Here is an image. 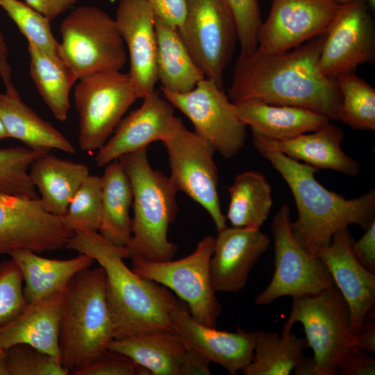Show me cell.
Here are the masks:
<instances>
[{
	"label": "cell",
	"mask_w": 375,
	"mask_h": 375,
	"mask_svg": "<svg viewBox=\"0 0 375 375\" xmlns=\"http://www.w3.org/2000/svg\"><path fill=\"white\" fill-rule=\"evenodd\" d=\"M326 32L282 53H266L257 49L240 53L228 90L231 101L255 99L301 107L339 121L340 92L335 80L324 76L319 65Z\"/></svg>",
	"instance_id": "obj_1"
},
{
	"label": "cell",
	"mask_w": 375,
	"mask_h": 375,
	"mask_svg": "<svg viewBox=\"0 0 375 375\" xmlns=\"http://www.w3.org/2000/svg\"><path fill=\"white\" fill-rule=\"evenodd\" d=\"M258 151L289 186L298 216L291 222L292 233L306 251L315 253L328 246L338 231L357 224L365 230L375 220V189L359 197L346 199L321 185L315 178L318 169L301 163L267 146L252 131Z\"/></svg>",
	"instance_id": "obj_2"
},
{
	"label": "cell",
	"mask_w": 375,
	"mask_h": 375,
	"mask_svg": "<svg viewBox=\"0 0 375 375\" xmlns=\"http://www.w3.org/2000/svg\"><path fill=\"white\" fill-rule=\"evenodd\" d=\"M90 256L106 274V295L115 325V339L154 331H174L172 311L181 302L166 287L141 277L124 262V247L98 231L74 232L66 247Z\"/></svg>",
	"instance_id": "obj_3"
},
{
	"label": "cell",
	"mask_w": 375,
	"mask_h": 375,
	"mask_svg": "<svg viewBox=\"0 0 375 375\" xmlns=\"http://www.w3.org/2000/svg\"><path fill=\"white\" fill-rule=\"evenodd\" d=\"M64 295L59 335L60 362L73 374L96 360L115 339L103 267H88L76 274Z\"/></svg>",
	"instance_id": "obj_4"
},
{
	"label": "cell",
	"mask_w": 375,
	"mask_h": 375,
	"mask_svg": "<svg viewBox=\"0 0 375 375\" xmlns=\"http://www.w3.org/2000/svg\"><path fill=\"white\" fill-rule=\"evenodd\" d=\"M133 190L131 238L124 247L128 258L161 262L172 260L177 245L168 240L169 225L178 211V191L169 177L152 169L147 149L121 156Z\"/></svg>",
	"instance_id": "obj_5"
},
{
	"label": "cell",
	"mask_w": 375,
	"mask_h": 375,
	"mask_svg": "<svg viewBox=\"0 0 375 375\" xmlns=\"http://www.w3.org/2000/svg\"><path fill=\"white\" fill-rule=\"evenodd\" d=\"M60 58L78 79L106 71H120L127 60L124 42L115 19L98 7L72 10L60 26Z\"/></svg>",
	"instance_id": "obj_6"
},
{
	"label": "cell",
	"mask_w": 375,
	"mask_h": 375,
	"mask_svg": "<svg viewBox=\"0 0 375 375\" xmlns=\"http://www.w3.org/2000/svg\"><path fill=\"white\" fill-rule=\"evenodd\" d=\"M292 299L281 335H289L293 325L301 323L320 374H336L339 362L355 347L347 303L335 285L314 295Z\"/></svg>",
	"instance_id": "obj_7"
},
{
	"label": "cell",
	"mask_w": 375,
	"mask_h": 375,
	"mask_svg": "<svg viewBox=\"0 0 375 375\" xmlns=\"http://www.w3.org/2000/svg\"><path fill=\"white\" fill-rule=\"evenodd\" d=\"M215 238L205 236L190 255L176 260L155 262L138 256L131 258V269L142 278L172 290L188 307L197 322L217 327L222 306L212 285L210 262Z\"/></svg>",
	"instance_id": "obj_8"
},
{
	"label": "cell",
	"mask_w": 375,
	"mask_h": 375,
	"mask_svg": "<svg viewBox=\"0 0 375 375\" xmlns=\"http://www.w3.org/2000/svg\"><path fill=\"white\" fill-rule=\"evenodd\" d=\"M74 99L79 118L78 146L92 152L106 142L139 97L128 74L106 71L78 79Z\"/></svg>",
	"instance_id": "obj_9"
},
{
	"label": "cell",
	"mask_w": 375,
	"mask_h": 375,
	"mask_svg": "<svg viewBox=\"0 0 375 375\" xmlns=\"http://www.w3.org/2000/svg\"><path fill=\"white\" fill-rule=\"evenodd\" d=\"M291 222L290 209L283 204L271 224L274 272L269 285L255 298V303L258 306L270 304L282 297L314 295L335 285L323 261L297 241Z\"/></svg>",
	"instance_id": "obj_10"
},
{
	"label": "cell",
	"mask_w": 375,
	"mask_h": 375,
	"mask_svg": "<svg viewBox=\"0 0 375 375\" xmlns=\"http://www.w3.org/2000/svg\"><path fill=\"white\" fill-rule=\"evenodd\" d=\"M206 78L223 89L224 74L238 40L236 23L226 0H186L184 21L177 29Z\"/></svg>",
	"instance_id": "obj_11"
},
{
	"label": "cell",
	"mask_w": 375,
	"mask_h": 375,
	"mask_svg": "<svg viewBox=\"0 0 375 375\" xmlns=\"http://www.w3.org/2000/svg\"><path fill=\"white\" fill-rule=\"evenodd\" d=\"M162 142L168 154L171 170L169 178L176 190L184 192L208 212L217 232L226 227L218 194L214 147L188 130L182 120L173 134Z\"/></svg>",
	"instance_id": "obj_12"
},
{
	"label": "cell",
	"mask_w": 375,
	"mask_h": 375,
	"mask_svg": "<svg viewBox=\"0 0 375 375\" xmlns=\"http://www.w3.org/2000/svg\"><path fill=\"white\" fill-rule=\"evenodd\" d=\"M161 90L165 99L190 120L194 132L215 151L230 158L243 148L247 126L238 117L233 103L213 80L205 78L185 93Z\"/></svg>",
	"instance_id": "obj_13"
},
{
	"label": "cell",
	"mask_w": 375,
	"mask_h": 375,
	"mask_svg": "<svg viewBox=\"0 0 375 375\" xmlns=\"http://www.w3.org/2000/svg\"><path fill=\"white\" fill-rule=\"evenodd\" d=\"M365 0L340 4L323 42L319 59L326 77L355 72L365 63H375V26Z\"/></svg>",
	"instance_id": "obj_14"
},
{
	"label": "cell",
	"mask_w": 375,
	"mask_h": 375,
	"mask_svg": "<svg viewBox=\"0 0 375 375\" xmlns=\"http://www.w3.org/2000/svg\"><path fill=\"white\" fill-rule=\"evenodd\" d=\"M73 234L62 217L48 212L39 197L0 193V254L19 249L58 250L66 247Z\"/></svg>",
	"instance_id": "obj_15"
},
{
	"label": "cell",
	"mask_w": 375,
	"mask_h": 375,
	"mask_svg": "<svg viewBox=\"0 0 375 375\" xmlns=\"http://www.w3.org/2000/svg\"><path fill=\"white\" fill-rule=\"evenodd\" d=\"M340 4L332 0H272L258 33V49L278 53L326 33Z\"/></svg>",
	"instance_id": "obj_16"
},
{
	"label": "cell",
	"mask_w": 375,
	"mask_h": 375,
	"mask_svg": "<svg viewBox=\"0 0 375 375\" xmlns=\"http://www.w3.org/2000/svg\"><path fill=\"white\" fill-rule=\"evenodd\" d=\"M174 108L158 91L145 96L140 107L120 121L114 135L98 150L94 158L97 167L169 138L181 120L174 116Z\"/></svg>",
	"instance_id": "obj_17"
},
{
	"label": "cell",
	"mask_w": 375,
	"mask_h": 375,
	"mask_svg": "<svg viewBox=\"0 0 375 375\" xmlns=\"http://www.w3.org/2000/svg\"><path fill=\"white\" fill-rule=\"evenodd\" d=\"M348 228L337 231L331 243L315 254L323 261L349 309L351 330L355 336L366 315L375 307V273L354 256Z\"/></svg>",
	"instance_id": "obj_18"
},
{
	"label": "cell",
	"mask_w": 375,
	"mask_h": 375,
	"mask_svg": "<svg viewBox=\"0 0 375 375\" xmlns=\"http://www.w3.org/2000/svg\"><path fill=\"white\" fill-rule=\"evenodd\" d=\"M156 16L147 0H119L115 22L126 45L129 76L139 99L152 93L158 81Z\"/></svg>",
	"instance_id": "obj_19"
},
{
	"label": "cell",
	"mask_w": 375,
	"mask_h": 375,
	"mask_svg": "<svg viewBox=\"0 0 375 375\" xmlns=\"http://www.w3.org/2000/svg\"><path fill=\"white\" fill-rule=\"evenodd\" d=\"M174 331L186 346L206 357L210 362L236 375L248 365L253 354L256 331H220L195 320L181 305L171 312Z\"/></svg>",
	"instance_id": "obj_20"
},
{
	"label": "cell",
	"mask_w": 375,
	"mask_h": 375,
	"mask_svg": "<svg viewBox=\"0 0 375 375\" xmlns=\"http://www.w3.org/2000/svg\"><path fill=\"white\" fill-rule=\"evenodd\" d=\"M269 244V237L260 228L226 226L218 231L210 262L215 291L242 290L252 268Z\"/></svg>",
	"instance_id": "obj_21"
},
{
	"label": "cell",
	"mask_w": 375,
	"mask_h": 375,
	"mask_svg": "<svg viewBox=\"0 0 375 375\" xmlns=\"http://www.w3.org/2000/svg\"><path fill=\"white\" fill-rule=\"evenodd\" d=\"M64 291L27 303L10 322L0 325V349L19 344L31 346L60 361L59 335Z\"/></svg>",
	"instance_id": "obj_22"
},
{
	"label": "cell",
	"mask_w": 375,
	"mask_h": 375,
	"mask_svg": "<svg viewBox=\"0 0 375 375\" xmlns=\"http://www.w3.org/2000/svg\"><path fill=\"white\" fill-rule=\"evenodd\" d=\"M257 133L270 148L296 160L352 177L360 173V164L342 151L341 144L344 133L335 124L328 123L311 133L281 140L270 139Z\"/></svg>",
	"instance_id": "obj_23"
},
{
	"label": "cell",
	"mask_w": 375,
	"mask_h": 375,
	"mask_svg": "<svg viewBox=\"0 0 375 375\" xmlns=\"http://www.w3.org/2000/svg\"><path fill=\"white\" fill-rule=\"evenodd\" d=\"M240 120L273 140H287L314 131L329 123L326 115L310 109L274 105L250 99L233 103Z\"/></svg>",
	"instance_id": "obj_24"
},
{
	"label": "cell",
	"mask_w": 375,
	"mask_h": 375,
	"mask_svg": "<svg viewBox=\"0 0 375 375\" xmlns=\"http://www.w3.org/2000/svg\"><path fill=\"white\" fill-rule=\"evenodd\" d=\"M8 255L15 262L25 283L24 294L27 303L62 292L70 280L90 267L94 260L84 253L67 260L50 259L28 249H19Z\"/></svg>",
	"instance_id": "obj_25"
},
{
	"label": "cell",
	"mask_w": 375,
	"mask_h": 375,
	"mask_svg": "<svg viewBox=\"0 0 375 375\" xmlns=\"http://www.w3.org/2000/svg\"><path fill=\"white\" fill-rule=\"evenodd\" d=\"M90 174L87 165L57 157L50 151L31 164L29 175L45 209L62 216L74 195Z\"/></svg>",
	"instance_id": "obj_26"
},
{
	"label": "cell",
	"mask_w": 375,
	"mask_h": 375,
	"mask_svg": "<svg viewBox=\"0 0 375 375\" xmlns=\"http://www.w3.org/2000/svg\"><path fill=\"white\" fill-rule=\"evenodd\" d=\"M108 349L128 356L151 375H180L188 347L174 331H154L114 339Z\"/></svg>",
	"instance_id": "obj_27"
},
{
	"label": "cell",
	"mask_w": 375,
	"mask_h": 375,
	"mask_svg": "<svg viewBox=\"0 0 375 375\" xmlns=\"http://www.w3.org/2000/svg\"><path fill=\"white\" fill-rule=\"evenodd\" d=\"M0 117L9 138L17 139L39 151L58 149L74 154L72 142L50 122L24 103L20 96L0 93Z\"/></svg>",
	"instance_id": "obj_28"
},
{
	"label": "cell",
	"mask_w": 375,
	"mask_h": 375,
	"mask_svg": "<svg viewBox=\"0 0 375 375\" xmlns=\"http://www.w3.org/2000/svg\"><path fill=\"white\" fill-rule=\"evenodd\" d=\"M101 181V217L99 233L115 246L125 247L131 238L133 190L119 161L105 166Z\"/></svg>",
	"instance_id": "obj_29"
},
{
	"label": "cell",
	"mask_w": 375,
	"mask_h": 375,
	"mask_svg": "<svg viewBox=\"0 0 375 375\" xmlns=\"http://www.w3.org/2000/svg\"><path fill=\"white\" fill-rule=\"evenodd\" d=\"M157 42V75L161 89L185 93L206 78L193 60L176 28L157 17L155 19Z\"/></svg>",
	"instance_id": "obj_30"
},
{
	"label": "cell",
	"mask_w": 375,
	"mask_h": 375,
	"mask_svg": "<svg viewBox=\"0 0 375 375\" xmlns=\"http://www.w3.org/2000/svg\"><path fill=\"white\" fill-rule=\"evenodd\" d=\"M30 73L39 94L56 119L65 122L69 110V93L78 78L60 57L28 43Z\"/></svg>",
	"instance_id": "obj_31"
},
{
	"label": "cell",
	"mask_w": 375,
	"mask_h": 375,
	"mask_svg": "<svg viewBox=\"0 0 375 375\" xmlns=\"http://www.w3.org/2000/svg\"><path fill=\"white\" fill-rule=\"evenodd\" d=\"M230 202L226 216L232 226L260 228L273 206L272 187L257 171L238 174L228 188Z\"/></svg>",
	"instance_id": "obj_32"
},
{
	"label": "cell",
	"mask_w": 375,
	"mask_h": 375,
	"mask_svg": "<svg viewBox=\"0 0 375 375\" xmlns=\"http://www.w3.org/2000/svg\"><path fill=\"white\" fill-rule=\"evenodd\" d=\"M308 347L305 338L292 333L279 336L276 332L256 331L252 359L242 372L244 375H289Z\"/></svg>",
	"instance_id": "obj_33"
},
{
	"label": "cell",
	"mask_w": 375,
	"mask_h": 375,
	"mask_svg": "<svg viewBox=\"0 0 375 375\" xmlns=\"http://www.w3.org/2000/svg\"><path fill=\"white\" fill-rule=\"evenodd\" d=\"M341 96L339 121L351 128L375 131V89L355 72L335 79Z\"/></svg>",
	"instance_id": "obj_34"
},
{
	"label": "cell",
	"mask_w": 375,
	"mask_h": 375,
	"mask_svg": "<svg viewBox=\"0 0 375 375\" xmlns=\"http://www.w3.org/2000/svg\"><path fill=\"white\" fill-rule=\"evenodd\" d=\"M44 152L28 147H0V193L38 198L29 170L33 162Z\"/></svg>",
	"instance_id": "obj_35"
},
{
	"label": "cell",
	"mask_w": 375,
	"mask_h": 375,
	"mask_svg": "<svg viewBox=\"0 0 375 375\" xmlns=\"http://www.w3.org/2000/svg\"><path fill=\"white\" fill-rule=\"evenodd\" d=\"M66 228L72 232L98 231L101 217V181L89 174L82 183L66 212L61 216Z\"/></svg>",
	"instance_id": "obj_36"
},
{
	"label": "cell",
	"mask_w": 375,
	"mask_h": 375,
	"mask_svg": "<svg viewBox=\"0 0 375 375\" xmlns=\"http://www.w3.org/2000/svg\"><path fill=\"white\" fill-rule=\"evenodd\" d=\"M0 6L15 23L28 43L48 54L60 57L59 42L55 38L50 21L47 17L19 0H0Z\"/></svg>",
	"instance_id": "obj_37"
},
{
	"label": "cell",
	"mask_w": 375,
	"mask_h": 375,
	"mask_svg": "<svg viewBox=\"0 0 375 375\" xmlns=\"http://www.w3.org/2000/svg\"><path fill=\"white\" fill-rule=\"evenodd\" d=\"M69 372L52 356L24 344L5 351L0 375H67Z\"/></svg>",
	"instance_id": "obj_38"
},
{
	"label": "cell",
	"mask_w": 375,
	"mask_h": 375,
	"mask_svg": "<svg viewBox=\"0 0 375 375\" xmlns=\"http://www.w3.org/2000/svg\"><path fill=\"white\" fill-rule=\"evenodd\" d=\"M23 282L21 271L11 258L0 262V325L12 320L26 307Z\"/></svg>",
	"instance_id": "obj_39"
},
{
	"label": "cell",
	"mask_w": 375,
	"mask_h": 375,
	"mask_svg": "<svg viewBox=\"0 0 375 375\" xmlns=\"http://www.w3.org/2000/svg\"><path fill=\"white\" fill-rule=\"evenodd\" d=\"M226 1L235 17L240 53H251L258 48V33L262 22L259 1Z\"/></svg>",
	"instance_id": "obj_40"
},
{
	"label": "cell",
	"mask_w": 375,
	"mask_h": 375,
	"mask_svg": "<svg viewBox=\"0 0 375 375\" xmlns=\"http://www.w3.org/2000/svg\"><path fill=\"white\" fill-rule=\"evenodd\" d=\"M74 375H151L149 372L128 356L106 349L87 367Z\"/></svg>",
	"instance_id": "obj_41"
},
{
	"label": "cell",
	"mask_w": 375,
	"mask_h": 375,
	"mask_svg": "<svg viewBox=\"0 0 375 375\" xmlns=\"http://www.w3.org/2000/svg\"><path fill=\"white\" fill-rule=\"evenodd\" d=\"M335 373L342 375H374L375 359L366 352L353 347L339 362Z\"/></svg>",
	"instance_id": "obj_42"
},
{
	"label": "cell",
	"mask_w": 375,
	"mask_h": 375,
	"mask_svg": "<svg viewBox=\"0 0 375 375\" xmlns=\"http://www.w3.org/2000/svg\"><path fill=\"white\" fill-rule=\"evenodd\" d=\"M155 16L178 29L186 13V0H147Z\"/></svg>",
	"instance_id": "obj_43"
},
{
	"label": "cell",
	"mask_w": 375,
	"mask_h": 375,
	"mask_svg": "<svg viewBox=\"0 0 375 375\" xmlns=\"http://www.w3.org/2000/svg\"><path fill=\"white\" fill-rule=\"evenodd\" d=\"M351 250L362 266L375 273V220L365 229L358 240H353Z\"/></svg>",
	"instance_id": "obj_44"
},
{
	"label": "cell",
	"mask_w": 375,
	"mask_h": 375,
	"mask_svg": "<svg viewBox=\"0 0 375 375\" xmlns=\"http://www.w3.org/2000/svg\"><path fill=\"white\" fill-rule=\"evenodd\" d=\"M78 0H25L30 7L50 22L74 6Z\"/></svg>",
	"instance_id": "obj_45"
},
{
	"label": "cell",
	"mask_w": 375,
	"mask_h": 375,
	"mask_svg": "<svg viewBox=\"0 0 375 375\" xmlns=\"http://www.w3.org/2000/svg\"><path fill=\"white\" fill-rule=\"evenodd\" d=\"M354 347L365 352H375L374 308L366 315L358 332L355 335Z\"/></svg>",
	"instance_id": "obj_46"
},
{
	"label": "cell",
	"mask_w": 375,
	"mask_h": 375,
	"mask_svg": "<svg viewBox=\"0 0 375 375\" xmlns=\"http://www.w3.org/2000/svg\"><path fill=\"white\" fill-rule=\"evenodd\" d=\"M210 363L206 357L188 347L180 375H209Z\"/></svg>",
	"instance_id": "obj_47"
},
{
	"label": "cell",
	"mask_w": 375,
	"mask_h": 375,
	"mask_svg": "<svg viewBox=\"0 0 375 375\" xmlns=\"http://www.w3.org/2000/svg\"><path fill=\"white\" fill-rule=\"evenodd\" d=\"M0 76L5 85L6 92L12 96L19 95L12 81V70L8 61V47L0 27Z\"/></svg>",
	"instance_id": "obj_48"
},
{
	"label": "cell",
	"mask_w": 375,
	"mask_h": 375,
	"mask_svg": "<svg viewBox=\"0 0 375 375\" xmlns=\"http://www.w3.org/2000/svg\"><path fill=\"white\" fill-rule=\"evenodd\" d=\"M294 375H321L314 356L304 357L293 369Z\"/></svg>",
	"instance_id": "obj_49"
},
{
	"label": "cell",
	"mask_w": 375,
	"mask_h": 375,
	"mask_svg": "<svg viewBox=\"0 0 375 375\" xmlns=\"http://www.w3.org/2000/svg\"><path fill=\"white\" fill-rule=\"evenodd\" d=\"M6 138H9V136L0 117V140Z\"/></svg>",
	"instance_id": "obj_50"
},
{
	"label": "cell",
	"mask_w": 375,
	"mask_h": 375,
	"mask_svg": "<svg viewBox=\"0 0 375 375\" xmlns=\"http://www.w3.org/2000/svg\"><path fill=\"white\" fill-rule=\"evenodd\" d=\"M367 6L372 12L375 10V0H365Z\"/></svg>",
	"instance_id": "obj_51"
},
{
	"label": "cell",
	"mask_w": 375,
	"mask_h": 375,
	"mask_svg": "<svg viewBox=\"0 0 375 375\" xmlns=\"http://www.w3.org/2000/svg\"><path fill=\"white\" fill-rule=\"evenodd\" d=\"M5 351H6L5 350L0 349V364L4 358Z\"/></svg>",
	"instance_id": "obj_52"
},
{
	"label": "cell",
	"mask_w": 375,
	"mask_h": 375,
	"mask_svg": "<svg viewBox=\"0 0 375 375\" xmlns=\"http://www.w3.org/2000/svg\"><path fill=\"white\" fill-rule=\"evenodd\" d=\"M332 1H335L336 3H339V4H343V3H347L351 0H332Z\"/></svg>",
	"instance_id": "obj_53"
}]
</instances>
